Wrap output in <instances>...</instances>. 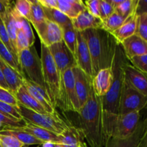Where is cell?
<instances>
[{
	"label": "cell",
	"instance_id": "603a6c76",
	"mask_svg": "<svg viewBox=\"0 0 147 147\" xmlns=\"http://www.w3.org/2000/svg\"><path fill=\"white\" fill-rule=\"evenodd\" d=\"M30 2H31V11L28 21L33 24L38 36H40L46 27L47 19L45 15L43 7L39 4L37 0L30 1Z\"/></svg>",
	"mask_w": 147,
	"mask_h": 147
},
{
	"label": "cell",
	"instance_id": "bcb514c9",
	"mask_svg": "<svg viewBox=\"0 0 147 147\" xmlns=\"http://www.w3.org/2000/svg\"><path fill=\"white\" fill-rule=\"evenodd\" d=\"M143 130L138 147H147V115L142 121Z\"/></svg>",
	"mask_w": 147,
	"mask_h": 147
},
{
	"label": "cell",
	"instance_id": "836d02e7",
	"mask_svg": "<svg viewBox=\"0 0 147 147\" xmlns=\"http://www.w3.org/2000/svg\"><path fill=\"white\" fill-rule=\"evenodd\" d=\"M137 4L138 0H123L122 2L115 8V11L122 17L128 18L135 11Z\"/></svg>",
	"mask_w": 147,
	"mask_h": 147
},
{
	"label": "cell",
	"instance_id": "d4e9b609",
	"mask_svg": "<svg viewBox=\"0 0 147 147\" xmlns=\"http://www.w3.org/2000/svg\"><path fill=\"white\" fill-rule=\"evenodd\" d=\"M16 98L20 104L24 106L27 109L40 113H48L46 109L38 103L30 93L24 86H22L20 88L14 93Z\"/></svg>",
	"mask_w": 147,
	"mask_h": 147
},
{
	"label": "cell",
	"instance_id": "9c48e42d",
	"mask_svg": "<svg viewBox=\"0 0 147 147\" xmlns=\"http://www.w3.org/2000/svg\"><path fill=\"white\" fill-rule=\"evenodd\" d=\"M140 119V111L118 115L115 121L112 137L126 139L132 136L141 122Z\"/></svg>",
	"mask_w": 147,
	"mask_h": 147
},
{
	"label": "cell",
	"instance_id": "8fae6325",
	"mask_svg": "<svg viewBox=\"0 0 147 147\" xmlns=\"http://www.w3.org/2000/svg\"><path fill=\"white\" fill-rule=\"evenodd\" d=\"M75 60L76 67L80 68L89 77L93 79V70H92V60L90 53L88 48L87 43L82 32H77V46H76Z\"/></svg>",
	"mask_w": 147,
	"mask_h": 147
},
{
	"label": "cell",
	"instance_id": "4fadbf2b",
	"mask_svg": "<svg viewBox=\"0 0 147 147\" xmlns=\"http://www.w3.org/2000/svg\"><path fill=\"white\" fill-rule=\"evenodd\" d=\"M23 86L27 89V92L42 105L43 108L46 109V111L50 114H54L56 113V108L53 106L48 94L46 90L42 88L40 86L36 83L30 81L26 78H23Z\"/></svg>",
	"mask_w": 147,
	"mask_h": 147
},
{
	"label": "cell",
	"instance_id": "d590c367",
	"mask_svg": "<svg viewBox=\"0 0 147 147\" xmlns=\"http://www.w3.org/2000/svg\"><path fill=\"white\" fill-rule=\"evenodd\" d=\"M0 112L13 119H17V120L23 119L19 112L18 107H15L1 101H0Z\"/></svg>",
	"mask_w": 147,
	"mask_h": 147
},
{
	"label": "cell",
	"instance_id": "7a4b0ae2",
	"mask_svg": "<svg viewBox=\"0 0 147 147\" xmlns=\"http://www.w3.org/2000/svg\"><path fill=\"white\" fill-rule=\"evenodd\" d=\"M79 129L90 147H105L102 123V97H98L93 88L86 103L78 112Z\"/></svg>",
	"mask_w": 147,
	"mask_h": 147
},
{
	"label": "cell",
	"instance_id": "44dd1931",
	"mask_svg": "<svg viewBox=\"0 0 147 147\" xmlns=\"http://www.w3.org/2000/svg\"><path fill=\"white\" fill-rule=\"evenodd\" d=\"M40 43L49 47L63 40L62 29L59 24L47 20L46 27L42 34L39 36Z\"/></svg>",
	"mask_w": 147,
	"mask_h": 147
},
{
	"label": "cell",
	"instance_id": "ab89813d",
	"mask_svg": "<svg viewBox=\"0 0 147 147\" xmlns=\"http://www.w3.org/2000/svg\"><path fill=\"white\" fill-rule=\"evenodd\" d=\"M0 144L3 147H24V145L14 136L0 134Z\"/></svg>",
	"mask_w": 147,
	"mask_h": 147
},
{
	"label": "cell",
	"instance_id": "74e56055",
	"mask_svg": "<svg viewBox=\"0 0 147 147\" xmlns=\"http://www.w3.org/2000/svg\"><path fill=\"white\" fill-rule=\"evenodd\" d=\"M0 122L4 125V127L12 128H21L25 126L27 123V121L24 119H21V120L13 119L3 114L1 112H0Z\"/></svg>",
	"mask_w": 147,
	"mask_h": 147
},
{
	"label": "cell",
	"instance_id": "4dcf8cb0",
	"mask_svg": "<svg viewBox=\"0 0 147 147\" xmlns=\"http://www.w3.org/2000/svg\"><path fill=\"white\" fill-rule=\"evenodd\" d=\"M126 19L115 11L106 20H102V30L112 34L123 24Z\"/></svg>",
	"mask_w": 147,
	"mask_h": 147
},
{
	"label": "cell",
	"instance_id": "7bdbcfd3",
	"mask_svg": "<svg viewBox=\"0 0 147 147\" xmlns=\"http://www.w3.org/2000/svg\"><path fill=\"white\" fill-rule=\"evenodd\" d=\"M115 12V9L112 7L108 0L99 1V18L105 20Z\"/></svg>",
	"mask_w": 147,
	"mask_h": 147
},
{
	"label": "cell",
	"instance_id": "5bb4252c",
	"mask_svg": "<svg viewBox=\"0 0 147 147\" xmlns=\"http://www.w3.org/2000/svg\"><path fill=\"white\" fill-rule=\"evenodd\" d=\"M125 80L133 88L147 97V75L128 63L124 68Z\"/></svg>",
	"mask_w": 147,
	"mask_h": 147
},
{
	"label": "cell",
	"instance_id": "ffe728a7",
	"mask_svg": "<svg viewBox=\"0 0 147 147\" xmlns=\"http://www.w3.org/2000/svg\"><path fill=\"white\" fill-rule=\"evenodd\" d=\"M138 16L134 12L126 19L125 22L118 30L112 33L118 44L120 45L124 40L136 34Z\"/></svg>",
	"mask_w": 147,
	"mask_h": 147
},
{
	"label": "cell",
	"instance_id": "8992f818",
	"mask_svg": "<svg viewBox=\"0 0 147 147\" xmlns=\"http://www.w3.org/2000/svg\"><path fill=\"white\" fill-rule=\"evenodd\" d=\"M18 110L22 118L30 123L60 135L69 127L70 123L66 122L56 112L54 114L40 113L27 109L19 103Z\"/></svg>",
	"mask_w": 147,
	"mask_h": 147
},
{
	"label": "cell",
	"instance_id": "f5cc1de1",
	"mask_svg": "<svg viewBox=\"0 0 147 147\" xmlns=\"http://www.w3.org/2000/svg\"><path fill=\"white\" fill-rule=\"evenodd\" d=\"M54 147H64L62 144H54Z\"/></svg>",
	"mask_w": 147,
	"mask_h": 147
},
{
	"label": "cell",
	"instance_id": "f6af8a7d",
	"mask_svg": "<svg viewBox=\"0 0 147 147\" xmlns=\"http://www.w3.org/2000/svg\"><path fill=\"white\" fill-rule=\"evenodd\" d=\"M99 1L100 0H88L84 2L86 9L94 17L99 18Z\"/></svg>",
	"mask_w": 147,
	"mask_h": 147
},
{
	"label": "cell",
	"instance_id": "cb8c5ba5",
	"mask_svg": "<svg viewBox=\"0 0 147 147\" xmlns=\"http://www.w3.org/2000/svg\"><path fill=\"white\" fill-rule=\"evenodd\" d=\"M57 9L73 20L86 10V6L81 0H58Z\"/></svg>",
	"mask_w": 147,
	"mask_h": 147
},
{
	"label": "cell",
	"instance_id": "e575fe53",
	"mask_svg": "<svg viewBox=\"0 0 147 147\" xmlns=\"http://www.w3.org/2000/svg\"><path fill=\"white\" fill-rule=\"evenodd\" d=\"M13 7L19 15L29 20L31 11V2L30 0H17Z\"/></svg>",
	"mask_w": 147,
	"mask_h": 147
},
{
	"label": "cell",
	"instance_id": "c3c4849f",
	"mask_svg": "<svg viewBox=\"0 0 147 147\" xmlns=\"http://www.w3.org/2000/svg\"><path fill=\"white\" fill-rule=\"evenodd\" d=\"M37 1L44 8H58V0H37Z\"/></svg>",
	"mask_w": 147,
	"mask_h": 147
},
{
	"label": "cell",
	"instance_id": "7402d4cb",
	"mask_svg": "<svg viewBox=\"0 0 147 147\" xmlns=\"http://www.w3.org/2000/svg\"><path fill=\"white\" fill-rule=\"evenodd\" d=\"M20 129L35 136L44 143H51L53 144L60 143V136L46 129L35 126V125L27 122L26 125Z\"/></svg>",
	"mask_w": 147,
	"mask_h": 147
},
{
	"label": "cell",
	"instance_id": "f1b7e54d",
	"mask_svg": "<svg viewBox=\"0 0 147 147\" xmlns=\"http://www.w3.org/2000/svg\"><path fill=\"white\" fill-rule=\"evenodd\" d=\"M62 33H63V41L67 46L68 48L73 54L75 58V55L77 46V32L74 27L73 24H70L69 25L64 26L62 27Z\"/></svg>",
	"mask_w": 147,
	"mask_h": 147
},
{
	"label": "cell",
	"instance_id": "f907efd6",
	"mask_svg": "<svg viewBox=\"0 0 147 147\" xmlns=\"http://www.w3.org/2000/svg\"><path fill=\"white\" fill-rule=\"evenodd\" d=\"M0 87H2V88H4L10 90V89H9L8 86H7V83H6L5 79H4V76H3V73H2V72H1V68H0Z\"/></svg>",
	"mask_w": 147,
	"mask_h": 147
},
{
	"label": "cell",
	"instance_id": "db71d44e",
	"mask_svg": "<svg viewBox=\"0 0 147 147\" xmlns=\"http://www.w3.org/2000/svg\"><path fill=\"white\" fill-rule=\"evenodd\" d=\"M0 147H3V146L1 145V144H0Z\"/></svg>",
	"mask_w": 147,
	"mask_h": 147
},
{
	"label": "cell",
	"instance_id": "277c9868",
	"mask_svg": "<svg viewBox=\"0 0 147 147\" xmlns=\"http://www.w3.org/2000/svg\"><path fill=\"white\" fill-rule=\"evenodd\" d=\"M40 59L47 93L52 104L56 108L57 107L59 102L61 78L49 48L42 43Z\"/></svg>",
	"mask_w": 147,
	"mask_h": 147
},
{
	"label": "cell",
	"instance_id": "7c38bea8",
	"mask_svg": "<svg viewBox=\"0 0 147 147\" xmlns=\"http://www.w3.org/2000/svg\"><path fill=\"white\" fill-rule=\"evenodd\" d=\"M75 87L80 109L86 103L92 90V79L78 67L73 68Z\"/></svg>",
	"mask_w": 147,
	"mask_h": 147
},
{
	"label": "cell",
	"instance_id": "d6986e66",
	"mask_svg": "<svg viewBox=\"0 0 147 147\" xmlns=\"http://www.w3.org/2000/svg\"><path fill=\"white\" fill-rule=\"evenodd\" d=\"M0 68L9 89L14 94L23 85L24 78L21 73L7 64L1 57H0Z\"/></svg>",
	"mask_w": 147,
	"mask_h": 147
},
{
	"label": "cell",
	"instance_id": "f35d334b",
	"mask_svg": "<svg viewBox=\"0 0 147 147\" xmlns=\"http://www.w3.org/2000/svg\"><path fill=\"white\" fill-rule=\"evenodd\" d=\"M0 101L18 107L19 103L15 96L11 90L0 87Z\"/></svg>",
	"mask_w": 147,
	"mask_h": 147
},
{
	"label": "cell",
	"instance_id": "2e32d148",
	"mask_svg": "<svg viewBox=\"0 0 147 147\" xmlns=\"http://www.w3.org/2000/svg\"><path fill=\"white\" fill-rule=\"evenodd\" d=\"M128 60L136 56L147 54V42L138 34H134L120 44Z\"/></svg>",
	"mask_w": 147,
	"mask_h": 147
},
{
	"label": "cell",
	"instance_id": "4316f807",
	"mask_svg": "<svg viewBox=\"0 0 147 147\" xmlns=\"http://www.w3.org/2000/svg\"><path fill=\"white\" fill-rule=\"evenodd\" d=\"M1 134H10L17 138L20 142L24 146H30V145H43L44 142L39 140L35 136L27 132L22 130L20 128H12V127H3L0 130Z\"/></svg>",
	"mask_w": 147,
	"mask_h": 147
},
{
	"label": "cell",
	"instance_id": "484cf974",
	"mask_svg": "<svg viewBox=\"0 0 147 147\" xmlns=\"http://www.w3.org/2000/svg\"><path fill=\"white\" fill-rule=\"evenodd\" d=\"M143 130L142 121H141L135 133L126 139L112 137L108 140L105 147H138Z\"/></svg>",
	"mask_w": 147,
	"mask_h": 147
},
{
	"label": "cell",
	"instance_id": "8d00e7d4",
	"mask_svg": "<svg viewBox=\"0 0 147 147\" xmlns=\"http://www.w3.org/2000/svg\"><path fill=\"white\" fill-rule=\"evenodd\" d=\"M0 40L12 53H13L16 57H18V54L12 45L10 37L8 35V33H7V29H6L5 24H4V21L1 17H0Z\"/></svg>",
	"mask_w": 147,
	"mask_h": 147
},
{
	"label": "cell",
	"instance_id": "681fc988",
	"mask_svg": "<svg viewBox=\"0 0 147 147\" xmlns=\"http://www.w3.org/2000/svg\"><path fill=\"white\" fill-rule=\"evenodd\" d=\"M11 6V2L8 0H0V17L3 18L7 13V9Z\"/></svg>",
	"mask_w": 147,
	"mask_h": 147
},
{
	"label": "cell",
	"instance_id": "b9f144b4",
	"mask_svg": "<svg viewBox=\"0 0 147 147\" xmlns=\"http://www.w3.org/2000/svg\"><path fill=\"white\" fill-rule=\"evenodd\" d=\"M129 62L133 67L147 75V54L133 57Z\"/></svg>",
	"mask_w": 147,
	"mask_h": 147
},
{
	"label": "cell",
	"instance_id": "ee69618b",
	"mask_svg": "<svg viewBox=\"0 0 147 147\" xmlns=\"http://www.w3.org/2000/svg\"><path fill=\"white\" fill-rule=\"evenodd\" d=\"M30 47V44H29L27 37H25L23 32L20 29H19L17 31V39H16V50H17V53L29 48Z\"/></svg>",
	"mask_w": 147,
	"mask_h": 147
},
{
	"label": "cell",
	"instance_id": "30bf717a",
	"mask_svg": "<svg viewBox=\"0 0 147 147\" xmlns=\"http://www.w3.org/2000/svg\"><path fill=\"white\" fill-rule=\"evenodd\" d=\"M55 62L60 78L63 73L69 68L76 67V60L73 54L62 40L48 47Z\"/></svg>",
	"mask_w": 147,
	"mask_h": 147
},
{
	"label": "cell",
	"instance_id": "e0dca14e",
	"mask_svg": "<svg viewBox=\"0 0 147 147\" xmlns=\"http://www.w3.org/2000/svg\"><path fill=\"white\" fill-rule=\"evenodd\" d=\"M60 136V143L64 147H87L84 137L79 128L70 123L69 127Z\"/></svg>",
	"mask_w": 147,
	"mask_h": 147
},
{
	"label": "cell",
	"instance_id": "1f68e13d",
	"mask_svg": "<svg viewBox=\"0 0 147 147\" xmlns=\"http://www.w3.org/2000/svg\"><path fill=\"white\" fill-rule=\"evenodd\" d=\"M0 57L7 64H8L12 68H14V70H17V71H18L19 73L22 74L21 67H20V63H19L18 57H16L13 53H12L7 49V47L3 44L1 40H0Z\"/></svg>",
	"mask_w": 147,
	"mask_h": 147
},
{
	"label": "cell",
	"instance_id": "ac0fdd59",
	"mask_svg": "<svg viewBox=\"0 0 147 147\" xmlns=\"http://www.w3.org/2000/svg\"><path fill=\"white\" fill-rule=\"evenodd\" d=\"M72 24L75 30L79 32H82L88 30L102 29V21L99 17H94L84 10L76 19L72 20Z\"/></svg>",
	"mask_w": 147,
	"mask_h": 147
},
{
	"label": "cell",
	"instance_id": "f546056e",
	"mask_svg": "<svg viewBox=\"0 0 147 147\" xmlns=\"http://www.w3.org/2000/svg\"><path fill=\"white\" fill-rule=\"evenodd\" d=\"M46 19L56 24H59L61 27L71 24L72 20H70L66 14L62 13L58 9H48L43 7Z\"/></svg>",
	"mask_w": 147,
	"mask_h": 147
},
{
	"label": "cell",
	"instance_id": "d6a6232c",
	"mask_svg": "<svg viewBox=\"0 0 147 147\" xmlns=\"http://www.w3.org/2000/svg\"><path fill=\"white\" fill-rule=\"evenodd\" d=\"M13 13H14V15L15 17L16 20H17V23H18L19 29L22 30L24 33V34L25 35V37H27V40L29 42V44H30V46L34 45L35 40V38L34 34H33V30H32L31 25H30V22L28 21L26 19L23 18L22 17L19 15L14 9V7H13Z\"/></svg>",
	"mask_w": 147,
	"mask_h": 147
},
{
	"label": "cell",
	"instance_id": "52a82bcc",
	"mask_svg": "<svg viewBox=\"0 0 147 147\" xmlns=\"http://www.w3.org/2000/svg\"><path fill=\"white\" fill-rule=\"evenodd\" d=\"M73 68L66 70L61 78L57 107H59L64 111H73L78 113L80 106L75 87V78Z\"/></svg>",
	"mask_w": 147,
	"mask_h": 147
},
{
	"label": "cell",
	"instance_id": "5b68a950",
	"mask_svg": "<svg viewBox=\"0 0 147 147\" xmlns=\"http://www.w3.org/2000/svg\"><path fill=\"white\" fill-rule=\"evenodd\" d=\"M18 60L23 78L33 82L46 90L43 74V67L35 47L31 46L18 53Z\"/></svg>",
	"mask_w": 147,
	"mask_h": 147
},
{
	"label": "cell",
	"instance_id": "83f0119b",
	"mask_svg": "<svg viewBox=\"0 0 147 147\" xmlns=\"http://www.w3.org/2000/svg\"><path fill=\"white\" fill-rule=\"evenodd\" d=\"M1 19L3 20L4 24H5L6 29H7V33H8V35L10 37L12 45L15 51L17 53V50H16V39H17L19 26L17 20L14 15V13H13V6H12V4L7 9L5 16Z\"/></svg>",
	"mask_w": 147,
	"mask_h": 147
},
{
	"label": "cell",
	"instance_id": "9a60e30c",
	"mask_svg": "<svg viewBox=\"0 0 147 147\" xmlns=\"http://www.w3.org/2000/svg\"><path fill=\"white\" fill-rule=\"evenodd\" d=\"M113 80V74L111 68L99 70L92 81L94 93L98 97L105 96L110 89Z\"/></svg>",
	"mask_w": 147,
	"mask_h": 147
},
{
	"label": "cell",
	"instance_id": "3957f363",
	"mask_svg": "<svg viewBox=\"0 0 147 147\" xmlns=\"http://www.w3.org/2000/svg\"><path fill=\"white\" fill-rule=\"evenodd\" d=\"M92 60L94 77L99 70L111 68L118 44L112 34L102 29L82 32Z\"/></svg>",
	"mask_w": 147,
	"mask_h": 147
},
{
	"label": "cell",
	"instance_id": "60d3db41",
	"mask_svg": "<svg viewBox=\"0 0 147 147\" xmlns=\"http://www.w3.org/2000/svg\"><path fill=\"white\" fill-rule=\"evenodd\" d=\"M136 34L147 42V14L138 16Z\"/></svg>",
	"mask_w": 147,
	"mask_h": 147
},
{
	"label": "cell",
	"instance_id": "7dc6e473",
	"mask_svg": "<svg viewBox=\"0 0 147 147\" xmlns=\"http://www.w3.org/2000/svg\"><path fill=\"white\" fill-rule=\"evenodd\" d=\"M135 12L138 16L147 14V0H138Z\"/></svg>",
	"mask_w": 147,
	"mask_h": 147
},
{
	"label": "cell",
	"instance_id": "816d5d0a",
	"mask_svg": "<svg viewBox=\"0 0 147 147\" xmlns=\"http://www.w3.org/2000/svg\"><path fill=\"white\" fill-rule=\"evenodd\" d=\"M108 1L112 5V7L115 9V8L117 7H118L122 2L123 0H108Z\"/></svg>",
	"mask_w": 147,
	"mask_h": 147
},
{
	"label": "cell",
	"instance_id": "ba28073f",
	"mask_svg": "<svg viewBox=\"0 0 147 147\" xmlns=\"http://www.w3.org/2000/svg\"><path fill=\"white\" fill-rule=\"evenodd\" d=\"M147 109V97L133 88L124 80L119 102L118 115L141 111Z\"/></svg>",
	"mask_w": 147,
	"mask_h": 147
},
{
	"label": "cell",
	"instance_id": "6da1fadb",
	"mask_svg": "<svg viewBox=\"0 0 147 147\" xmlns=\"http://www.w3.org/2000/svg\"><path fill=\"white\" fill-rule=\"evenodd\" d=\"M129 63L122 46L118 45L111 67L113 74L112 86L108 93L102 97V123L105 144L112 137L115 121L118 116L120 98L125 80L124 68Z\"/></svg>",
	"mask_w": 147,
	"mask_h": 147
}]
</instances>
